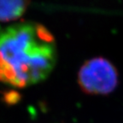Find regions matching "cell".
Listing matches in <instances>:
<instances>
[{
    "label": "cell",
    "instance_id": "cell-1",
    "mask_svg": "<svg viewBox=\"0 0 123 123\" xmlns=\"http://www.w3.org/2000/svg\"><path fill=\"white\" fill-rule=\"evenodd\" d=\"M55 38L41 24L14 23L0 30V81L18 88L43 81L56 65Z\"/></svg>",
    "mask_w": 123,
    "mask_h": 123
},
{
    "label": "cell",
    "instance_id": "cell-2",
    "mask_svg": "<svg viewBox=\"0 0 123 123\" xmlns=\"http://www.w3.org/2000/svg\"><path fill=\"white\" fill-rule=\"evenodd\" d=\"M117 70L109 60L94 57L81 66L78 73V83L86 94L108 95L117 87Z\"/></svg>",
    "mask_w": 123,
    "mask_h": 123
},
{
    "label": "cell",
    "instance_id": "cell-3",
    "mask_svg": "<svg viewBox=\"0 0 123 123\" xmlns=\"http://www.w3.org/2000/svg\"><path fill=\"white\" fill-rule=\"evenodd\" d=\"M30 0H0V21H17L24 15Z\"/></svg>",
    "mask_w": 123,
    "mask_h": 123
}]
</instances>
